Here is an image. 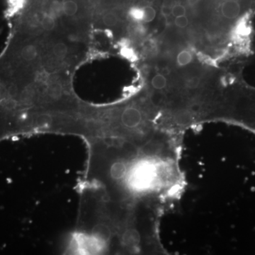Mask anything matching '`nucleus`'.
Here are the masks:
<instances>
[{
  "label": "nucleus",
  "instance_id": "obj_1",
  "mask_svg": "<svg viewBox=\"0 0 255 255\" xmlns=\"http://www.w3.org/2000/svg\"><path fill=\"white\" fill-rule=\"evenodd\" d=\"M243 5L240 0H225L221 4V13L225 19L235 20L243 14Z\"/></svg>",
  "mask_w": 255,
  "mask_h": 255
},
{
  "label": "nucleus",
  "instance_id": "obj_2",
  "mask_svg": "<svg viewBox=\"0 0 255 255\" xmlns=\"http://www.w3.org/2000/svg\"><path fill=\"white\" fill-rule=\"evenodd\" d=\"M142 120L141 114L138 109L134 107L127 108L122 115V122L125 127L135 128L138 127Z\"/></svg>",
  "mask_w": 255,
  "mask_h": 255
},
{
  "label": "nucleus",
  "instance_id": "obj_3",
  "mask_svg": "<svg viewBox=\"0 0 255 255\" xmlns=\"http://www.w3.org/2000/svg\"><path fill=\"white\" fill-rule=\"evenodd\" d=\"M38 51L35 46L32 44L25 45L19 50V57L25 62H31L36 58Z\"/></svg>",
  "mask_w": 255,
  "mask_h": 255
},
{
  "label": "nucleus",
  "instance_id": "obj_4",
  "mask_svg": "<svg viewBox=\"0 0 255 255\" xmlns=\"http://www.w3.org/2000/svg\"><path fill=\"white\" fill-rule=\"evenodd\" d=\"M156 10L151 6H145L141 10V19L146 23L153 22L156 17Z\"/></svg>",
  "mask_w": 255,
  "mask_h": 255
},
{
  "label": "nucleus",
  "instance_id": "obj_5",
  "mask_svg": "<svg viewBox=\"0 0 255 255\" xmlns=\"http://www.w3.org/2000/svg\"><path fill=\"white\" fill-rule=\"evenodd\" d=\"M77 10H78V6H77V3L72 0H67V1H64L63 4V11H64V14L69 17L75 15L77 12Z\"/></svg>",
  "mask_w": 255,
  "mask_h": 255
},
{
  "label": "nucleus",
  "instance_id": "obj_6",
  "mask_svg": "<svg viewBox=\"0 0 255 255\" xmlns=\"http://www.w3.org/2000/svg\"><path fill=\"white\" fill-rule=\"evenodd\" d=\"M193 57H192L191 53L187 50L181 51L177 56V64L180 66H186L191 62Z\"/></svg>",
  "mask_w": 255,
  "mask_h": 255
},
{
  "label": "nucleus",
  "instance_id": "obj_7",
  "mask_svg": "<svg viewBox=\"0 0 255 255\" xmlns=\"http://www.w3.org/2000/svg\"><path fill=\"white\" fill-rule=\"evenodd\" d=\"M152 86L156 90H161L167 86V79L161 74H157L151 81Z\"/></svg>",
  "mask_w": 255,
  "mask_h": 255
},
{
  "label": "nucleus",
  "instance_id": "obj_8",
  "mask_svg": "<svg viewBox=\"0 0 255 255\" xmlns=\"http://www.w3.org/2000/svg\"><path fill=\"white\" fill-rule=\"evenodd\" d=\"M63 88L60 84L55 83L48 87V94L53 99H58L62 95Z\"/></svg>",
  "mask_w": 255,
  "mask_h": 255
},
{
  "label": "nucleus",
  "instance_id": "obj_9",
  "mask_svg": "<svg viewBox=\"0 0 255 255\" xmlns=\"http://www.w3.org/2000/svg\"><path fill=\"white\" fill-rule=\"evenodd\" d=\"M55 56L61 59H64L67 56V47L64 43H58L53 48Z\"/></svg>",
  "mask_w": 255,
  "mask_h": 255
},
{
  "label": "nucleus",
  "instance_id": "obj_10",
  "mask_svg": "<svg viewBox=\"0 0 255 255\" xmlns=\"http://www.w3.org/2000/svg\"><path fill=\"white\" fill-rule=\"evenodd\" d=\"M41 26L46 31H51L55 28L56 22L51 16L46 15L43 18L41 21Z\"/></svg>",
  "mask_w": 255,
  "mask_h": 255
},
{
  "label": "nucleus",
  "instance_id": "obj_11",
  "mask_svg": "<svg viewBox=\"0 0 255 255\" xmlns=\"http://www.w3.org/2000/svg\"><path fill=\"white\" fill-rule=\"evenodd\" d=\"M103 22L105 25L112 27L118 23V17L113 13H107L103 17Z\"/></svg>",
  "mask_w": 255,
  "mask_h": 255
},
{
  "label": "nucleus",
  "instance_id": "obj_12",
  "mask_svg": "<svg viewBox=\"0 0 255 255\" xmlns=\"http://www.w3.org/2000/svg\"><path fill=\"white\" fill-rule=\"evenodd\" d=\"M187 10L185 6L182 4H176L173 7H172V14L174 17H180L182 16H185Z\"/></svg>",
  "mask_w": 255,
  "mask_h": 255
},
{
  "label": "nucleus",
  "instance_id": "obj_13",
  "mask_svg": "<svg viewBox=\"0 0 255 255\" xmlns=\"http://www.w3.org/2000/svg\"><path fill=\"white\" fill-rule=\"evenodd\" d=\"M174 24L179 28H185L188 26L189 19L187 16H182V17H176L174 20Z\"/></svg>",
  "mask_w": 255,
  "mask_h": 255
},
{
  "label": "nucleus",
  "instance_id": "obj_14",
  "mask_svg": "<svg viewBox=\"0 0 255 255\" xmlns=\"http://www.w3.org/2000/svg\"><path fill=\"white\" fill-rule=\"evenodd\" d=\"M200 85V79L197 77H193L189 79L186 82V87L189 89H196Z\"/></svg>",
  "mask_w": 255,
  "mask_h": 255
},
{
  "label": "nucleus",
  "instance_id": "obj_15",
  "mask_svg": "<svg viewBox=\"0 0 255 255\" xmlns=\"http://www.w3.org/2000/svg\"><path fill=\"white\" fill-rule=\"evenodd\" d=\"M51 118L48 116L43 115L39 116V117L37 118L36 120H35V124H39V125H46V124H48V123L51 122Z\"/></svg>",
  "mask_w": 255,
  "mask_h": 255
},
{
  "label": "nucleus",
  "instance_id": "obj_16",
  "mask_svg": "<svg viewBox=\"0 0 255 255\" xmlns=\"http://www.w3.org/2000/svg\"><path fill=\"white\" fill-rule=\"evenodd\" d=\"M161 12L164 17H169L172 14V7L168 6H162Z\"/></svg>",
  "mask_w": 255,
  "mask_h": 255
}]
</instances>
